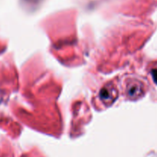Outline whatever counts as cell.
I'll use <instances>...</instances> for the list:
<instances>
[{"instance_id": "2", "label": "cell", "mask_w": 157, "mask_h": 157, "mask_svg": "<svg viewBox=\"0 0 157 157\" xmlns=\"http://www.w3.org/2000/svg\"><path fill=\"white\" fill-rule=\"evenodd\" d=\"M153 78H154L155 81H156V82L157 83V71L156 70L153 71Z\"/></svg>"}, {"instance_id": "1", "label": "cell", "mask_w": 157, "mask_h": 157, "mask_svg": "<svg viewBox=\"0 0 157 157\" xmlns=\"http://www.w3.org/2000/svg\"><path fill=\"white\" fill-rule=\"evenodd\" d=\"M138 87H138L137 85H136V84H133V85L130 87V90H129V94H130L131 97L137 96L138 93H139V91H137Z\"/></svg>"}]
</instances>
